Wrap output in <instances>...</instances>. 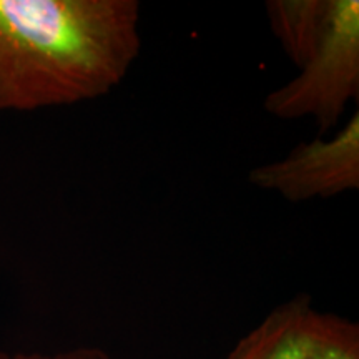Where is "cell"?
<instances>
[{
    "instance_id": "4",
    "label": "cell",
    "mask_w": 359,
    "mask_h": 359,
    "mask_svg": "<svg viewBox=\"0 0 359 359\" xmlns=\"http://www.w3.org/2000/svg\"><path fill=\"white\" fill-rule=\"evenodd\" d=\"M313 313L311 299L304 294L280 304L224 359H304Z\"/></svg>"
},
{
    "instance_id": "3",
    "label": "cell",
    "mask_w": 359,
    "mask_h": 359,
    "mask_svg": "<svg viewBox=\"0 0 359 359\" xmlns=\"http://www.w3.org/2000/svg\"><path fill=\"white\" fill-rule=\"evenodd\" d=\"M248 182L259 190L278 193L299 203L331 198L359 188V111L331 138L298 143L288 155L259 165L248 173Z\"/></svg>"
},
{
    "instance_id": "1",
    "label": "cell",
    "mask_w": 359,
    "mask_h": 359,
    "mask_svg": "<svg viewBox=\"0 0 359 359\" xmlns=\"http://www.w3.org/2000/svg\"><path fill=\"white\" fill-rule=\"evenodd\" d=\"M137 0H0V111L97 100L142 50Z\"/></svg>"
},
{
    "instance_id": "6",
    "label": "cell",
    "mask_w": 359,
    "mask_h": 359,
    "mask_svg": "<svg viewBox=\"0 0 359 359\" xmlns=\"http://www.w3.org/2000/svg\"><path fill=\"white\" fill-rule=\"evenodd\" d=\"M304 359H359L356 323L314 309Z\"/></svg>"
},
{
    "instance_id": "2",
    "label": "cell",
    "mask_w": 359,
    "mask_h": 359,
    "mask_svg": "<svg viewBox=\"0 0 359 359\" xmlns=\"http://www.w3.org/2000/svg\"><path fill=\"white\" fill-rule=\"evenodd\" d=\"M299 74L268 93L264 109L281 120L311 118L330 132L359 100V2L331 0L321 37L298 65Z\"/></svg>"
},
{
    "instance_id": "7",
    "label": "cell",
    "mask_w": 359,
    "mask_h": 359,
    "mask_svg": "<svg viewBox=\"0 0 359 359\" xmlns=\"http://www.w3.org/2000/svg\"><path fill=\"white\" fill-rule=\"evenodd\" d=\"M0 359H114L110 354L98 348H79L60 353H4L0 351Z\"/></svg>"
},
{
    "instance_id": "5",
    "label": "cell",
    "mask_w": 359,
    "mask_h": 359,
    "mask_svg": "<svg viewBox=\"0 0 359 359\" xmlns=\"http://www.w3.org/2000/svg\"><path fill=\"white\" fill-rule=\"evenodd\" d=\"M330 6L331 0H271L266 4L269 29L296 67L321 37Z\"/></svg>"
}]
</instances>
